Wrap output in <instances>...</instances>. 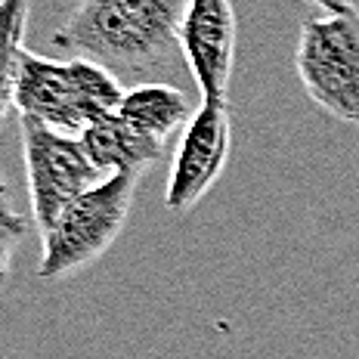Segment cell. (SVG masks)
Returning <instances> with one entry per match:
<instances>
[{
  "label": "cell",
  "mask_w": 359,
  "mask_h": 359,
  "mask_svg": "<svg viewBox=\"0 0 359 359\" xmlns=\"http://www.w3.org/2000/svg\"><path fill=\"white\" fill-rule=\"evenodd\" d=\"M189 0H81L53 43L109 72H152L180 47Z\"/></svg>",
  "instance_id": "cell-1"
},
{
  "label": "cell",
  "mask_w": 359,
  "mask_h": 359,
  "mask_svg": "<svg viewBox=\"0 0 359 359\" xmlns=\"http://www.w3.org/2000/svg\"><path fill=\"white\" fill-rule=\"evenodd\" d=\"M124 100L115 72L90 59H50L25 50L13 90V109L22 118L59 133L81 137L96 118L115 115Z\"/></svg>",
  "instance_id": "cell-2"
},
{
  "label": "cell",
  "mask_w": 359,
  "mask_h": 359,
  "mask_svg": "<svg viewBox=\"0 0 359 359\" xmlns=\"http://www.w3.org/2000/svg\"><path fill=\"white\" fill-rule=\"evenodd\" d=\"M140 174H109L87 192H81L62 217L43 233V257L37 266L41 279H62L84 269L111 248L121 236L133 205Z\"/></svg>",
  "instance_id": "cell-3"
},
{
  "label": "cell",
  "mask_w": 359,
  "mask_h": 359,
  "mask_svg": "<svg viewBox=\"0 0 359 359\" xmlns=\"http://www.w3.org/2000/svg\"><path fill=\"white\" fill-rule=\"evenodd\" d=\"M297 78L334 121L359 127V13H325L301 25L294 50Z\"/></svg>",
  "instance_id": "cell-4"
},
{
  "label": "cell",
  "mask_w": 359,
  "mask_h": 359,
  "mask_svg": "<svg viewBox=\"0 0 359 359\" xmlns=\"http://www.w3.org/2000/svg\"><path fill=\"white\" fill-rule=\"evenodd\" d=\"M22 155H25L32 214L41 236L62 217V211L81 192H87L102 180L81 137L50 130L32 118H22Z\"/></svg>",
  "instance_id": "cell-5"
},
{
  "label": "cell",
  "mask_w": 359,
  "mask_h": 359,
  "mask_svg": "<svg viewBox=\"0 0 359 359\" xmlns=\"http://www.w3.org/2000/svg\"><path fill=\"white\" fill-rule=\"evenodd\" d=\"M229 146H233V121H229V100H201L198 111L189 118L183 140L170 164L168 196L164 205L177 214H186L201 201L226 168Z\"/></svg>",
  "instance_id": "cell-6"
},
{
  "label": "cell",
  "mask_w": 359,
  "mask_h": 359,
  "mask_svg": "<svg viewBox=\"0 0 359 359\" xmlns=\"http://www.w3.org/2000/svg\"><path fill=\"white\" fill-rule=\"evenodd\" d=\"M180 53L201 90V100L229 96L236 56V6L233 0H189L180 22Z\"/></svg>",
  "instance_id": "cell-7"
},
{
  "label": "cell",
  "mask_w": 359,
  "mask_h": 359,
  "mask_svg": "<svg viewBox=\"0 0 359 359\" xmlns=\"http://www.w3.org/2000/svg\"><path fill=\"white\" fill-rule=\"evenodd\" d=\"M81 143H84L90 161L96 164L102 177L109 174H143L146 168H152L161 158L164 146L155 140L143 137L140 130H133L127 121L115 115L96 118L81 130Z\"/></svg>",
  "instance_id": "cell-8"
},
{
  "label": "cell",
  "mask_w": 359,
  "mask_h": 359,
  "mask_svg": "<svg viewBox=\"0 0 359 359\" xmlns=\"http://www.w3.org/2000/svg\"><path fill=\"white\" fill-rule=\"evenodd\" d=\"M118 118L155 143H168L180 127L189 124V100L170 84H143L124 93Z\"/></svg>",
  "instance_id": "cell-9"
},
{
  "label": "cell",
  "mask_w": 359,
  "mask_h": 359,
  "mask_svg": "<svg viewBox=\"0 0 359 359\" xmlns=\"http://www.w3.org/2000/svg\"><path fill=\"white\" fill-rule=\"evenodd\" d=\"M32 0H0V127L13 109L19 62L25 53V28Z\"/></svg>",
  "instance_id": "cell-10"
},
{
  "label": "cell",
  "mask_w": 359,
  "mask_h": 359,
  "mask_svg": "<svg viewBox=\"0 0 359 359\" xmlns=\"http://www.w3.org/2000/svg\"><path fill=\"white\" fill-rule=\"evenodd\" d=\"M28 226H4L0 223V285L10 279V266H13V254L19 251L22 238H25Z\"/></svg>",
  "instance_id": "cell-11"
},
{
  "label": "cell",
  "mask_w": 359,
  "mask_h": 359,
  "mask_svg": "<svg viewBox=\"0 0 359 359\" xmlns=\"http://www.w3.org/2000/svg\"><path fill=\"white\" fill-rule=\"evenodd\" d=\"M0 223H4V226H28L25 217L13 208V198H10V189H6L4 177H0Z\"/></svg>",
  "instance_id": "cell-12"
},
{
  "label": "cell",
  "mask_w": 359,
  "mask_h": 359,
  "mask_svg": "<svg viewBox=\"0 0 359 359\" xmlns=\"http://www.w3.org/2000/svg\"><path fill=\"white\" fill-rule=\"evenodd\" d=\"M310 4H316L319 10H325V13H350L353 10L350 0H310Z\"/></svg>",
  "instance_id": "cell-13"
}]
</instances>
